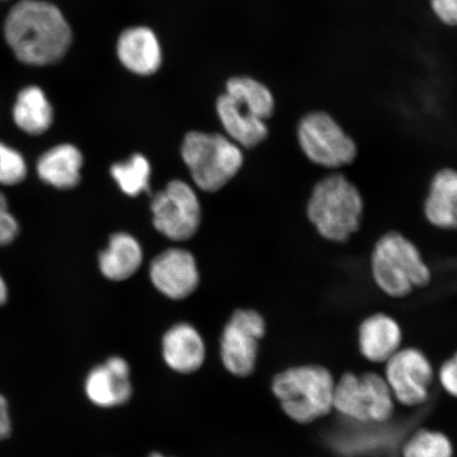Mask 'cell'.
<instances>
[{"instance_id": "cell-1", "label": "cell", "mask_w": 457, "mask_h": 457, "mask_svg": "<svg viewBox=\"0 0 457 457\" xmlns=\"http://www.w3.org/2000/svg\"><path fill=\"white\" fill-rule=\"evenodd\" d=\"M4 36L17 60L29 66L60 62L70 50L72 31L62 11L45 0H21L11 8Z\"/></svg>"}, {"instance_id": "cell-2", "label": "cell", "mask_w": 457, "mask_h": 457, "mask_svg": "<svg viewBox=\"0 0 457 457\" xmlns=\"http://www.w3.org/2000/svg\"><path fill=\"white\" fill-rule=\"evenodd\" d=\"M306 211L320 237L331 243H345L361 226L364 203L351 180L334 173L314 185Z\"/></svg>"}, {"instance_id": "cell-3", "label": "cell", "mask_w": 457, "mask_h": 457, "mask_svg": "<svg viewBox=\"0 0 457 457\" xmlns=\"http://www.w3.org/2000/svg\"><path fill=\"white\" fill-rule=\"evenodd\" d=\"M336 379L320 364H303L274 376L271 390L286 416L310 425L334 411Z\"/></svg>"}, {"instance_id": "cell-4", "label": "cell", "mask_w": 457, "mask_h": 457, "mask_svg": "<svg viewBox=\"0 0 457 457\" xmlns=\"http://www.w3.org/2000/svg\"><path fill=\"white\" fill-rule=\"evenodd\" d=\"M377 287L391 298H404L431 283L430 268L416 245L402 233L392 231L376 242L370 256Z\"/></svg>"}, {"instance_id": "cell-5", "label": "cell", "mask_w": 457, "mask_h": 457, "mask_svg": "<svg viewBox=\"0 0 457 457\" xmlns=\"http://www.w3.org/2000/svg\"><path fill=\"white\" fill-rule=\"evenodd\" d=\"M181 156L196 186L216 192L241 170L244 156L238 145L220 134L192 131L185 137Z\"/></svg>"}, {"instance_id": "cell-6", "label": "cell", "mask_w": 457, "mask_h": 457, "mask_svg": "<svg viewBox=\"0 0 457 457\" xmlns=\"http://www.w3.org/2000/svg\"><path fill=\"white\" fill-rule=\"evenodd\" d=\"M396 404L384 375L375 371H346L336 380L334 411L357 424H387Z\"/></svg>"}, {"instance_id": "cell-7", "label": "cell", "mask_w": 457, "mask_h": 457, "mask_svg": "<svg viewBox=\"0 0 457 457\" xmlns=\"http://www.w3.org/2000/svg\"><path fill=\"white\" fill-rule=\"evenodd\" d=\"M299 145L313 164L339 170L355 162L356 142L327 112L313 111L300 120L296 129Z\"/></svg>"}, {"instance_id": "cell-8", "label": "cell", "mask_w": 457, "mask_h": 457, "mask_svg": "<svg viewBox=\"0 0 457 457\" xmlns=\"http://www.w3.org/2000/svg\"><path fill=\"white\" fill-rule=\"evenodd\" d=\"M384 377L396 403L417 408L430 398L436 371L424 352L402 347L385 363Z\"/></svg>"}, {"instance_id": "cell-9", "label": "cell", "mask_w": 457, "mask_h": 457, "mask_svg": "<svg viewBox=\"0 0 457 457\" xmlns=\"http://www.w3.org/2000/svg\"><path fill=\"white\" fill-rule=\"evenodd\" d=\"M154 226L175 242L190 239L198 230L202 208L195 191L185 181H170L152 202Z\"/></svg>"}, {"instance_id": "cell-10", "label": "cell", "mask_w": 457, "mask_h": 457, "mask_svg": "<svg viewBox=\"0 0 457 457\" xmlns=\"http://www.w3.org/2000/svg\"><path fill=\"white\" fill-rule=\"evenodd\" d=\"M265 333L266 324L259 312H234L220 339L221 360L228 373L237 377H247L253 373L259 343L264 338Z\"/></svg>"}, {"instance_id": "cell-11", "label": "cell", "mask_w": 457, "mask_h": 457, "mask_svg": "<svg viewBox=\"0 0 457 457\" xmlns=\"http://www.w3.org/2000/svg\"><path fill=\"white\" fill-rule=\"evenodd\" d=\"M152 283L170 299L187 298L196 290L199 273L194 256L184 249H169L152 262Z\"/></svg>"}, {"instance_id": "cell-12", "label": "cell", "mask_w": 457, "mask_h": 457, "mask_svg": "<svg viewBox=\"0 0 457 457\" xmlns=\"http://www.w3.org/2000/svg\"><path fill=\"white\" fill-rule=\"evenodd\" d=\"M127 360L113 356L96 365L85 380V392L91 403L101 408L119 407L127 403L133 394Z\"/></svg>"}, {"instance_id": "cell-13", "label": "cell", "mask_w": 457, "mask_h": 457, "mask_svg": "<svg viewBox=\"0 0 457 457\" xmlns=\"http://www.w3.org/2000/svg\"><path fill=\"white\" fill-rule=\"evenodd\" d=\"M84 157L71 143H61L39 155L36 173L39 181L55 190L67 191L79 186Z\"/></svg>"}, {"instance_id": "cell-14", "label": "cell", "mask_w": 457, "mask_h": 457, "mask_svg": "<svg viewBox=\"0 0 457 457\" xmlns=\"http://www.w3.org/2000/svg\"><path fill=\"white\" fill-rule=\"evenodd\" d=\"M402 328L388 314H371L359 325V352L371 363L385 364L402 348Z\"/></svg>"}, {"instance_id": "cell-15", "label": "cell", "mask_w": 457, "mask_h": 457, "mask_svg": "<svg viewBox=\"0 0 457 457\" xmlns=\"http://www.w3.org/2000/svg\"><path fill=\"white\" fill-rule=\"evenodd\" d=\"M117 54L128 71L138 76H152L162 64V49L156 34L147 27H131L121 33Z\"/></svg>"}, {"instance_id": "cell-16", "label": "cell", "mask_w": 457, "mask_h": 457, "mask_svg": "<svg viewBox=\"0 0 457 457\" xmlns=\"http://www.w3.org/2000/svg\"><path fill=\"white\" fill-rule=\"evenodd\" d=\"M162 355L168 367L177 373H195L205 358L203 337L191 324H176L163 337Z\"/></svg>"}, {"instance_id": "cell-17", "label": "cell", "mask_w": 457, "mask_h": 457, "mask_svg": "<svg viewBox=\"0 0 457 457\" xmlns=\"http://www.w3.org/2000/svg\"><path fill=\"white\" fill-rule=\"evenodd\" d=\"M424 212L430 224L444 230L457 231V170L443 169L434 175Z\"/></svg>"}, {"instance_id": "cell-18", "label": "cell", "mask_w": 457, "mask_h": 457, "mask_svg": "<svg viewBox=\"0 0 457 457\" xmlns=\"http://www.w3.org/2000/svg\"><path fill=\"white\" fill-rule=\"evenodd\" d=\"M216 111L227 135L238 145L253 147L264 141L270 133L265 120L245 111L227 94L217 100Z\"/></svg>"}, {"instance_id": "cell-19", "label": "cell", "mask_w": 457, "mask_h": 457, "mask_svg": "<svg viewBox=\"0 0 457 457\" xmlns=\"http://www.w3.org/2000/svg\"><path fill=\"white\" fill-rule=\"evenodd\" d=\"M16 128L26 135L42 136L53 127L54 111L44 90L38 86H27L16 96L12 108Z\"/></svg>"}, {"instance_id": "cell-20", "label": "cell", "mask_w": 457, "mask_h": 457, "mask_svg": "<svg viewBox=\"0 0 457 457\" xmlns=\"http://www.w3.org/2000/svg\"><path fill=\"white\" fill-rule=\"evenodd\" d=\"M143 251L137 239L128 233H117L99 256L100 270L112 281H124L138 271Z\"/></svg>"}, {"instance_id": "cell-21", "label": "cell", "mask_w": 457, "mask_h": 457, "mask_svg": "<svg viewBox=\"0 0 457 457\" xmlns=\"http://www.w3.org/2000/svg\"><path fill=\"white\" fill-rule=\"evenodd\" d=\"M226 88V94L253 116L265 121L272 116L276 101L264 84L247 77L233 78Z\"/></svg>"}, {"instance_id": "cell-22", "label": "cell", "mask_w": 457, "mask_h": 457, "mask_svg": "<svg viewBox=\"0 0 457 457\" xmlns=\"http://www.w3.org/2000/svg\"><path fill=\"white\" fill-rule=\"evenodd\" d=\"M111 173L119 187L129 196H139L150 187L151 164L141 154H135L128 162L113 164Z\"/></svg>"}, {"instance_id": "cell-23", "label": "cell", "mask_w": 457, "mask_h": 457, "mask_svg": "<svg viewBox=\"0 0 457 457\" xmlns=\"http://www.w3.org/2000/svg\"><path fill=\"white\" fill-rule=\"evenodd\" d=\"M402 457H454V445L442 431L422 428L404 442Z\"/></svg>"}, {"instance_id": "cell-24", "label": "cell", "mask_w": 457, "mask_h": 457, "mask_svg": "<svg viewBox=\"0 0 457 457\" xmlns=\"http://www.w3.org/2000/svg\"><path fill=\"white\" fill-rule=\"evenodd\" d=\"M24 154L0 140V187H12L22 184L29 175Z\"/></svg>"}, {"instance_id": "cell-25", "label": "cell", "mask_w": 457, "mask_h": 457, "mask_svg": "<svg viewBox=\"0 0 457 457\" xmlns=\"http://www.w3.org/2000/svg\"><path fill=\"white\" fill-rule=\"evenodd\" d=\"M21 230L19 220L10 210L8 197L0 191V249L15 243Z\"/></svg>"}, {"instance_id": "cell-26", "label": "cell", "mask_w": 457, "mask_h": 457, "mask_svg": "<svg viewBox=\"0 0 457 457\" xmlns=\"http://www.w3.org/2000/svg\"><path fill=\"white\" fill-rule=\"evenodd\" d=\"M437 378L443 390L449 396L457 399V352L443 362Z\"/></svg>"}, {"instance_id": "cell-27", "label": "cell", "mask_w": 457, "mask_h": 457, "mask_svg": "<svg viewBox=\"0 0 457 457\" xmlns=\"http://www.w3.org/2000/svg\"><path fill=\"white\" fill-rule=\"evenodd\" d=\"M434 16L442 24L457 28V0H430Z\"/></svg>"}, {"instance_id": "cell-28", "label": "cell", "mask_w": 457, "mask_h": 457, "mask_svg": "<svg viewBox=\"0 0 457 457\" xmlns=\"http://www.w3.org/2000/svg\"><path fill=\"white\" fill-rule=\"evenodd\" d=\"M11 433V419L7 400L0 395V441L8 438Z\"/></svg>"}, {"instance_id": "cell-29", "label": "cell", "mask_w": 457, "mask_h": 457, "mask_svg": "<svg viewBox=\"0 0 457 457\" xmlns=\"http://www.w3.org/2000/svg\"><path fill=\"white\" fill-rule=\"evenodd\" d=\"M10 296V289L7 281L0 273V307L7 304Z\"/></svg>"}, {"instance_id": "cell-30", "label": "cell", "mask_w": 457, "mask_h": 457, "mask_svg": "<svg viewBox=\"0 0 457 457\" xmlns=\"http://www.w3.org/2000/svg\"><path fill=\"white\" fill-rule=\"evenodd\" d=\"M150 457H165V456H163L162 454H160V453H153L150 455Z\"/></svg>"}, {"instance_id": "cell-31", "label": "cell", "mask_w": 457, "mask_h": 457, "mask_svg": "<svg viewBox=\"0 0 457 457\" xmlns=\"http://www.w3.org/2000/svg\"><path fill=\"white\" fill-rule=\"evenodd\" d=\"M0 2H5V0H0Z\"/></svg>"}]
</instances>
